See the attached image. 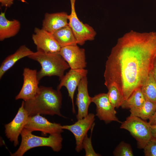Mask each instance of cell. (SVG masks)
<instances>
[{"label": "cell", "mask_w": 156, "mask_h": 156, "mask_svg": "<svg viewBox=\"0 0 156 156\" xmlns=\"http://www.w3.org/2000/svg\"><path fill=\"white\" fill-rule=\"evenodd\" d=\"M150 126L152 137L156 138V124Z\"/></svg>", "instance_id": "f1b7e54d"}, {"label": "cell", "mask_w": 156, "mask_h": 156, "mask_svg": "<svg viewBox=\"0 0 156 156\" xmlns=\"http://www.w3.org/2000/svg\"><path fill=\"white\" fill-rule=\"evenodd\" d=\"M62 126L59 123L51 122L40 114H37L29 116L24 128L32 132L40 131L44 135H50L63 132Z\"/></svg>", "instance_id": "4fadbf2b"}, {"label": "cell", "mask_w": 156, "mask_h": 156, "mask_svg": "<svg viewBox=\"0 0 156 156\" xmlns=\"http://www.w3.org/2000/svg\"><path fill=\"white\" fill-rule=\"evenodd\" d=\"M53 34L61 48L77 44L75 35L68 25L58 30Z\"/></svg>", "instance_id": "d6986e66"}, {"label": "cell", "mask_w": 156, "mask_h": 156, "mask_svg": "<svg viewBox=\"0 0 156 156\" xmlns=\"http://www.w3.org/2000/svg\"><path fill=\"white\" fill-rule=\"evenodd\" d=\"M32 38L37 50L45 52H59L61 48L53 34L42 28L36 27Z\"/></svg>", "instance_id": "7c38bea8"}, {"label": "cell", "mask_w": 156, "mask_h": 156, "mask_svg": "<svg viewBox=\"0 0 156 156\" xmlns=\"http://www.w3.org/2000/svg\"><path fill=\"white\" fill-rule=\"evenodd\" d=\"M145 101L140 87L135 90L127 99L124 100L121 107L123 109H129L138 108L142 106Z\"/></svg>", "instance_id": "7402d4cb"}, {"label": "cell", "mask_w": 156, "mask_h": 156, "mask_svg": "<svg viewBox=\"0 0 156 156\" xmlns=\"http://www.w3.org/2000/svg\"><path fill=\"white\" fill-rule=\"evenodd\" d=\"M29 116L24 108L23 101L13 119L5 125L6 136L10 141L13 142L15 146L18 144V137L26 124Z\"/></svg>", "instance_id": "30bf717a"}, {"label": "cell", "mask_w": 156, "mask_h": 156, "mask_svg": "<svg viewBox=\"0 0 156 156\" xmlns=\"http://www.w3.org/2000/svg\"><path fill=\"white\" fill-rule=\"evenodd\" d=\"M88 81L87 76L81 80L77 87V93L76 104L77 108L76 115L77 120L82 119L88 114V109L92 97L90 96L88 91Z\"/></svg>", "instance_id": "9a60e30c"}, {"label": "cell", "mask_w": 156, "mask_h": 156, "mask_svg": "<svg viewBox=\"0 0 156 156\" xmlns=\"http://www.w3.org/2000/svg\"><path fill=\"white\" fill-rule=\"evenodd\" d=\"M95 115L89 113L85 117L78 120L73 124L70 125L62 126L63 129L68 130L74 135L75 140V150L78 153L82 149V142L88 131L95 125Z\"/></svg>", "instance_id": "52a82bcc"}, {"label": "cell", "mask_w": 156, "mask_h": 156, "mask_svg": "<svg viewBox=\"0 0 156 156\" xmlns=\"http://www.w3.org/2000/svg\"><path fill=\"white\" fill-rule=\"evenodd\" d=\"M37 73L36 70L28 68L24 69L23 84L20 91L15 97L16 100L22 99L26 101L32 99L36 96L39 90Z\"/></svg>", "instance_id": "9c48e42d"}, {"label": "cell", "mask_w": 156, "mask_h": 156, "mask_svg": "<svg viewBox=\"0 0 156 156\" xmlns=\"http://www.w3.org/2000/svg\"><path fill=\"white\" fill-rule=\"evenodd\" d=\"M92 102L96 106V115L106 123L112 121L121 123L116 116L115 108L110 102L107 93H101L92 97Z\"/></svg>", "instance_id": "ba28073f"}, {"label": "cell", "mask_w": 156, "mask_h": 156, "mask_svg": "<svg viewBox=\"0 0 156 156\" xmlns=\"http://www.w3.org/2000/svg\"><path fill=\"white\" fill-rule=\"evenodd\" d=\"M91 136L88 137L86 135L84 138L82 142V148L84 149L85 151V156H100V154L96 153L92 146L91 142Z\"/></svg>", "instance_id": "d4e9b609"}, {"label": "cell", "mask_w": 156, "mask_h": 156, "mask_svg": "<svg viewBox=\"0 0 156 156\" xmlns=\"http://www.w3.org/2000/svg\"><path fill=\"white\" fill-rule=\"evenodd\" d=\"M141 88L145 100L156 105V81L151 72Z\"/></svg>", "instance_id": "44dd1931"}, {"label": "cell", "mask_w": 156, "mask_h": 156, "mask_svg": "<svg viewBox=\"0 0 156 156\" xmlns=\"http://www.w3.org/2000/svg\"><path fill=\"white\" fill-rule=\"evenodd\" d=\"M151 72L156 81V57L154 60Z\"/></svg>", "instance_id": "83f0119b"}, {"label": "cell", "mask_w": 156, "mask_h": 156, "mask_svg": "<svg viewBox=\"0 0 156 156\" xmlns=\"http://www.w3.org/2000/svg\"><path fill=\"white\" fill-rule=\"evenodd\" d=\"M76 0H70L71 11L68 16V25L75 35L77 44L82 45L87 41L94 40L96 33L92 27L83 23L78 18L75 9Z\"/></svg>", "instance_id": "8992f818"}, {"label": "cell", "mask_w": 156, "mask_h": 156, "mask_svg": "<svg viewBox=\"0 0 156 156\" xmlns=\"http://www.w3.org/2000/svg\"><path fill=\"white\" fill-rule=\"evenodd\" d=\"M33 52L25 45H21L14 53L7 57L2 62L0 67V78L18 60L32 54Z\"/></svg>", "instance_id": "ac0fdd59"}, {"label": "cell", "mask_w": 156, "mask_h": 156, "mask_svg": "<svg viewBox=\"0 0 156 156\" xmlns=\"http://www.w3.org/2000/svg\"><path fill=\"white\" fill-rule=\"evenodd\" d=\"M156 110V105L146 100L141 107L129 109L130 115L137 116L145 120H149L153 116Z\"/></svg>", "instance_id": "ffe728a7"}, {"label": "cell", "mask_w": 156, "mask_h": 156, "mask_svg": "<svg viewBox=\"0 0 156 156\" xmlns=\"http://www.w3.org/2000/svg\"><path fill=\"white\" fill-rule=\"evenodd\" d=\"M88 73V70L85 68L70 69L60 80V83L57 86V89L58 90H60L63 86L66 88L72 101L73 113H75L74 102L75 90L81 79L87 76Z\"/></svg>", "instance_id": "8fae6325"}, {"label": "cell", "mask_w": 156, "mask_h": 156, "mask_svg": "<svg viewBox=\"0 0 156 156\" xmlns=\"http://www.w3.org/2000/svg\"><path fill=\"white\" fill-rule=\"evenodd\" d=\"M59 53L70 69L85 68L86 67L85 50L77 45L62 47Z\"/></svg>", "instance_id": "5bb4252c"}, {"label": "cell", "mask_w": 156, "mask_h": 156, "mask_svg": "<svg viewBox=\"0 0 156 156\" xmlns=\"http://www.w3.org/2000/svg\"><path fill=\"white\" fill-rule=\"evenodd\" d=\"M148 122L150 125L156 124V110L153 117L149 120Z\"/></svg>", "instance_id": "f546056e"}, {"label": "cell", "mask_w": 156, "mask_h": 156, "mask_svg": "<svg viewBox=\"0 0 156 156\" xmlns=\"http://www.w3.org/2000/svg\"><path fill=\"white\" fill-rule=\"evenodd\" d=\"M62 97L60 90L51 87L39 86L38 94L33 99L24 101V106L29 116L37 114L53 116L64 118L60 113Z\"/></svg>", "instance_id": "7a4b0ae2"}, {"label": "cell", "mask_w": 156, "mask_h": 156, "mask_svg": "<svg viewBox=\"0 0 156 156\" xmlns=\"http://www.w3.org/2000/svg\"><path fill=\"white\" fill-rule=\"evenodd\" d=\"M145 156H156V138L152 137L144 148Z\"/></svg>", "instance_id": "484cf974"}, {"label": "cell", "mask_w": 156, "mask_h": 156, "mask_svg": "<svg viewBox=\"0 0 156 156\" xmlns=\"http://www.w3.org/2000/svg\"><path fill=\"white\" fill-rule=\"evenodd\" d=\"M156 57V32L126 34L118 39L106 61L105 85L114 84L127 99L146 80Z\"/></svg>", "instance_id": "6da1fadb"}, {"label": "cell", "mask_w": 156, "mask_h": 156, "mask_svg": "<svg viewBox=\"0 0 156 156\" xmlns=\"http://www.w3.org/2000/svg\"><path fill=\"white\" fill-rule=\"evenodd\" d=\"M20 134L21 141L20 146L11 156H22L28 150L37 147H49L56 152L62 148L63 138L61 133L50 134L48 137H44L33 135L32 132L24 128Z\"/></svg>", "instance_id": "277c9868"}, {"label": "cell", "mask_w": 156, "mask_h": 156, "mask_svg": "<svg viewBox=\"0 0 156 156\" xmlns=\"http://www.w3.org/2000/svg\"><path fill=\"white\" fill-rule=\"evenodd\" d=\"M107 88L108 90L107 94L110 102L115 108H118L124 101L122 93L114 83L111 84Z\"/></svg>", "instance_id": "603a6c76"}, {"label": "cell", "mask_w": 156, "mask_h": 156, "mask_svg": "<svg viewBox=\"0 0 156 156\" xmlns=\"http://www.w3.org/2000/svg\"><path fill=\"white\" fill-rule=\"evenodd\" d=\"M68 15L65 12L46 13L42 22V28L53 34L68 25Z\"/></svg>", "instance_id": "2e32d148"}, {"label": "cell", "mask_w": 156, "mask_h": 156, "mask_svg": "<svg viewBox=\"0 0 156 156\" xmlns=\"http://www.w3.org/2000/svg\"><path fill=\"white\" fill-rule=\"evenodd\" d=\"M27 57L38 62L41 66L37 73L39 81L46 76H57L60 80L65 71L70 68L59 52H45L37 50Z\"/></svg>", "instance_id": "3957f363"}, {"label": "cell", "mask_w": 156, "mask_h": 156, "mask_svg": "<svg viewBox=\"0 0 156 156\" xmlns=\"http://www.w3.org/2000/svg\"><path fill=\"white\" fill-rule=\"evenodd\" d=\"M21 23L17 20H10L7 19L5 12H1L0 14V40L16 36L19 32Z\"/></svg>", "instance_id": "e0dca14e"}, {"label": "cell", "mask_w": 156, "mask_h": 156, "mask_svg": "<svg viewBox=\"0 0 156 156\" xmlns=\"http://www.w3.org/2000/svg\"><path fill=\"white\" fill-rule=\"evenodd\" d=\"M115 156H133L134 155L130 145L124 141H121L113 152Z\"/></svg>", "instance_id": "cb8c5ba5"}, {"label": "cell", "mask_w": 156, "mask_h": 156, "mask_svg": "<svg viewBox=\"0 0 156 156\" xmlns=\"http://www.w3.org/2000/svg\"><path fill=\"white\" fill-rule=\"evenodd\" d=\"M120 128L129 131L136 140L139 148L143 149L152 137L148 122L137 116L130 115L121 122Z\"/></svg>", "instance_id": "5b68a950"}, {"label": "cell", "mask_w": 156, "mask_h": 156, "mask_svg": "<svg viewBox=\"0 0 156 156\" xmlns=\"http://www.w3.org/2000/svg\"><path fill=\"white\" fill-rule=\"evenodd\" d=\"M15 0H0L1 6L10 8L14 3Z\"/></svg>", "instance_id": "4316f807"}]
</instances>
